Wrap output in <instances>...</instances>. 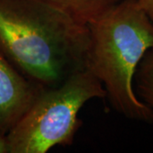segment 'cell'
I'll return each mask as SVG.
<instances>
[{"label":"cell","instance_id":"1","mask_svg":"<svg viewBox=\"0 0 153 153\" xmlns=\"http://www.w3.org/2000/svg\"><path fill=\"white\" fill-rule=\"evenodd\" d=\"M88 27L44 0H0V52L44 89L86 68Z\"/></svg>","mask_w":153,"mask_h":153},{"label":"cell","instance_id":"2","mask_svg":"<svg viewBox=\"0 0 153 153\" xmlns=\"http://www.w3.org/2000/svg\"><path fill=\"white\" fill-rule=\"evenodd\" d=\"M88 27L86 68L103 84L117 111L153 123V112L138 98L133 80L140 60L153 49V22L137 0H121Z\"/></svg>","mask_w":153,"mask_h":153},{"label":"cell","instance_id":"3","mask_svg":"<svg viewBox=\"0 0 153 153\" xmlns=\"http://www.w3.org/2000/svg\"><path fill=\"white\" fill-rule=\"evenodd\" d=\"M105 97L103 84L87 68L44 89L5 135L8 153H45L55 146L71 145L82 125L77 115L82 105Z\"/></svg>","mask_w":153,"mask_h":153},{"label":"cell","instance_id":"4","mask_svg":"<svg viewBox=\"0 0 153 153\" xmlns=\"http://www.w3.org/2000/svg\"><path fill=\"white\" fill-rule=\"evenodd\" d=\"M43 90L0 52V135L5 136Z\"/></svg>","mask_w":153,"mask_h":153},{"label":"cell","instance_id":"5","mask_svg":"<svg viewBox=\"0 0 153 153\" xmlns=\"http://www.w3.org/2000/svg\"><path fill=\"white\" fill-rule=\"evenodd\" d=\"M76 22L89 25L121 0H44Z\"/></svg>","mask_w":153,"mask_h":153},{"label":"cell","instance_id":"6","mask_svg":"<svg viewBox=\"0 0 153 153\" xmlns=\"http://www.w3.org/2000/svg\"><path fill=\"white\" fill-rule=\"evenodd\" d=\"M136 94L153 112V49L148 50L135 71Z\"/></svg>","mask_w":153,"mask_h":153},{"label":"cell","instance_id":"7","mask_svg":"<svg viewBox=\"0 0 153 153\" xmlns=\"http://www.w3.org/2000/svg\"><path fill=\"white\" fill-rule=\"evenodd\" d=\"M137 3L146 14L153 8V0H137Z\"/></svg>","mask_w":153,"mask_h":153},{"label":"cell","instance_id":"8","mask_svg":"<svg viewBox=\"0 0 153 153\" xmlns=\"http://www.w3.org/2000/svg\"><path fill=\"white\" fill-rule=\"evenodd\" d=\"M0 153H8L5 136H2V135H0Z\"/></svg>","mask_w":153,"mask_h":153},{"label":"cell","instance_id":"9","mask_svg":"<svg viewBox=\"0 0 153 153\" xmlns=\"http://www.w3.org/2000/svg\"><path fill=\"white\" fill-rule=\"evenodd\" d=\"M146 15H147L148 17H149V18L151 19V21L153 22V8L152 9V10H151L149 11V12H148Z\"/></svg>","mask_w":153,"mask_h":153}]
</instances>
